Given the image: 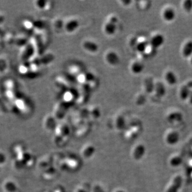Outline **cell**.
<instances>
[{
    "mask_svg": "<svg viewBox=\"0 0 192 192\" xmlns=\"http://www.w3.org/2000/svg\"><path fill=\"white\" fill-rule=\"evenodd\" d=\"M104 60L106 64L110 66L115 67L120 63V57L116 51L108 49L104 55Z\"/></svg>",
    "mask_w": 192,
    "mask_h": 192,
    "instance_id": "1",
    "label": "cell"
},
{
    "mask_svg": "<svg viewBox=\"0 0 192 192\" xmlns=\"http://www.w3.org/2000/svg\"><path fill=\"white\" fill-rule=\"evenodd\" d=\"M81 48L86 53L95 54L99 51V44L92 39H85L81 43Z\"/></svg>",
    "mask_w": 192,
    "mask_h": 192,
    "instance_id": "2",
    "label": "cell"
},
{
    "mask_svg": "<svg viewBox=\"0 0 192 192\" xmlns=\"http://www.w3.org/2000/svg\"><path fill=\"white\" fill-rule=\"evenodd\" d=\"M80 27L79 20L76 17H72L64 20L63 30L68 34H72L77 31Z\"/></svg>",
    "mask_w": 192,
    "mask_h": 192,
    "instance_id": "3",
    "label": "cell"
},
{
    "mask_svg": "<svg viewBox=\"0 0 192 192\" xmlns=\"http://www.w3.org/2000/svg\"><path fill=\"white\" fill-rule=\"evenodd\" d=\"M117 27L118 24L112 23L105 20L102 26V32L107 36H113L117 33L118 30Z\"/></svg>",
    "mask_w": 192,
    "mask_h": 192,
    "instance_id": "4",
    "label": "cell"
},
{
    "mask_svg": "<svg viewBox=\"0 0 192 192\" xmlns=\"http://www.w3.org/2000/svg\"><path fill=\"white\" fill-rule=\"evenodd\" d=\"M34 6L36 9L41 11H48L52 7V2L46 1H38L34 2Z\"/></svg>",
    "mask_w": 192,
    "mask_h": 192,
    "instance_id": "5",
    "label": "cell"
},
{
    "mask_svg": "<svg viewBox=\"0 0 192 192\" xmlns=\"http://www.w3.org/2000/svg\"><path fill=\"white\" fill-rule=\"evenodd\" d=\"M182 183V178L180 176H177L172 182L167 192H177L181 186Z\"/></svg>",
    "mask_w": 192,
    "mask_h": 192,
    "instance_id": "6",
    "label": "cell"
},
{
    "mask_svg": "<svg viewBox=\"0 0 192 192\" xmlns=\"http://www.w3.org/2000/svg\"><path fill=\"white\" fill-rule=\"evenodd\" d=\"M144 65L139 61L133 62L131 64L130 66V69L131 72L135 74L140 73L144 70Z\"/></svg>",
    "mask_w": 192,
    "mask_h": 192,
    "instance_id": "7",
    "label": "cell"
},
{
    "mask_svg": "<svg viewBox=\"0 0 192 192\" xmlns=\"http://www.w3.org/2000/svg\"><path fill=\"white\" fill-rule=\"evenodd\" d=\"M164 38L160 34H158L154 36L151 40V44L154 48H158L163 44Z\"/></svg>",
    "mask_w": 192,
    "mask_h": 192,
    "instance_id": "8",
    "label": "cell"
},
{
    "mask_svg": "<svg viewBox=\"0 0 192 192\" xmlns=\"http://www.w3.org/2000/svg\"><path fill=\"white\" fill-rule=\"evenodd\" d=\"M144 86L146 91L148 93H152L155 90L154 83L152 78L147 77L144 81Z\"/></svg>",
    "mask_w": 192,
    "mask_h": 192,
    "instance_id": "9",
    "label": "cell"
},
{
    "mask_svg": "<svg viewBox=\"0 0 192 192\" xmlns=\"http://www.w3.org/2000/svg\"><path fill=\"white\" fill-rule=\"evenodd\" d=\"M52 26L55 31H61L64 29V20L60 18H56L52 21Z\"/></svg>",
    "mask_w": 192,
    "mask_h": 192,
    "instance_id": "10",
    "label": "cell"
},
{
    "mask_svg": "<svg viewBox=\"0 0 192 192\" xmlns=\"http://www.w3.org/2000/svg\"><path fill=\"white\" fill-rule=\"evenodd\" d=\"M155 90L156 91V95L158 97H163L165 94V88L163 83L158 82L156 83L155 86Z\"/></svg>",
    "mask_w": 192,
    "mask_h": 192,
    "instance_id": "11",
    "label": "cell"
},
{
    "mask_svg": "<svg viewBox=\"0 0 192 192\" xmlns=\"http://www.w3.org/2000/svg\"><path fill=\"white\" fill-rule=\"evenodd\" d=\"M183 54L185 57H189L192 54V41L188 42L184 47Z\"/></svg>",
    "mask_w": 192,
    "mask_h": 192,
    "instance_id": "12",
    "label": "cell"
},
{
    "mask_svg": "<svg viewBox=\"0 0 192 192\" xmlns=\"http://www.w3.org/2000/svg\"><path fill=\"white\" fill-rule=\"evenodd\" d=\"M175 13L173 9H167L165 10L163 13L164 18L167 21H171L175 18Z\"/></svg>",
    "mask_w": 192,
    "mask_h": 192,
    "instance_id": "13",
    "label": "cell"
},
{
    "mask_svg": "<svg viewBox=\"0 0 192 192\" xmlns=\"http://www.w3.org/2000/svg\"><path fill=\"white\" fill-rule=\"evenodd\" d=\"M165 80L167 82L171 85L176 84L177 81V79L176 75L172 72H168L165 74Z\"/></svg>",
    "mask_w": 192,
    "mask_h": 192,
    "instance_id": "14",
    "label": "cell"
},
{
    "mask_svg": "<svg viewBox=\"0 0 192 192\" xmlns=\"http://www.w3.org/2000/svg\"><path fill=\"white\" fill-rule=\"evenodd\" d=\"M190 92V90L188 86H183L180 92V95L181 99L183 100H186L189 97Z\"/></svg>",
    "mask_w": 192,
    "mask_h": 192,
    "instance_id": "15",
    "label": "cell"
},
{
    "mask_svg": "<svg viewBox=\"0 0 192 192\" xmlns=\"http://www.w3.org/2000/svg\"><path fill=\"white\" fill-rule=\"evenodd\" d=\"M106 21L110 22L112 23H115V24H119L120 19L117 14L112 13L108 16L106 18Z\"/></svg>",
    "mask_w": 192,
    "mask_h": 192,
    "instance_id": "16",
    "label": "cell"
},
{
    "mask_svg": "<svg viewBox=\"0 0 192 192\" xmlns=\"http://www.w3.org/2000/svg\"><path fill=\"white\" fill-rule=\"evenodd\" d=\"M148 47V42L147 41L140 42L137 43L136 48L139 52H143L146 50Z\"/></svg>",
    "mask_w": 192,
    "mask_h": 192,
    "instance_id": "17",
    "label": "cell"
},
{
    "mask_svg": "<svg viewBox=\"0 0 192 192\" xmlns=\"http://www.w3.org/2000/svg\"><path fill=\"white\" fill-rule=\"evenodd\" d=\"M7 63L5 59L0 58V73L5 72L7 70Z\"/></svg>",
    "mask_w": 192,
    "mask_h": 192,
    "instance_id": "18",
    "label": "cell"
},
{
    "mask_svg": "<svg viewBox=\"0 0 192 192\" xmlns=\"http://www.w3.org/2000/svg\"><path fill=\"white\" fill-rule=\"evenodd\" d=\"M63 98L64 99V101H66L72 100V99H73V98H74V93H72V92L70 91L66 92L63 96Z\"/></svg>",
    "mask_w": 192,
    "mask_h": 192,
    "instance_id": "19",
    "label": "cell"
},
{
    "mask_svg": "<svg viewBox=\"0 0 192 192\" xmlns=\"http://www.w3.org/2000/svg\"><path fill=\"white\" fill-rule=\"evenodd\" d=\"M184 7L187 12L191 11L192 9V1L188 0L185 1L184 3Z\"/></svg>",
    "mask_w": 192,
    "mask_h": 192,
    "instance_id": "20",
    "label": "cell"
},
{
    "mask_svg": "<svg viewBox=\"0 0 192 192\" xmlns=\"http://www.w3.org/2000/svg\"><path fill=\"white\" fill-rule=\"evenodd\" d=\"M131 1H119V3L120 6H122L123 7H126L130 5V3H131Z\"/></svg>",
    "mask_w": 192,
    "mask_h": 192,
    "instance_id": "21",
    "label": "cell"
},
{
    "mask_svg": "<svg viewBox=\"0 0 192 192\" xmlns=\"http://www.w3.org/2000/svg\"><path fill=\"white\" fill-rule=\"evenodd\" d=\"M6 160L5 154L0 151V164L3 163Z\"/></svg>",
    "mask_w": 192,
    "mask_h": 192,
    "instance_id": "22",
    "label": "cell"
},
{
    "mask_svg": "<svg viewBox=\"0 0 192 192\" xmlns=\"http://www.w3.org/2000/svg\"><path fill=\"white\" fill-rule=\"evenodd\" d=\"M4 19V17L3 15L1 14V13H0V25H1V24L3 21Z\"/></svg>",
    "mask_w": 192,
    "mask_h": 192,
    "instance_id": "23",
    "label": "cell"
},
{
    "mask_svg": "<svg viewBox=\"0 0 192 192\" xmlns=\"http://www.w3.org/2000/svg\"><path fill=\"white\" fill-rule=\"evenodd\" d=\"M189 98V101H190V104H192V91H190Z\"/></svg>",
    "mask_w": 192,
    "mask_h": 192,
    "instance_id": "24",
    "label": "cell"
},
{
    "mask_svg": "<svg viewBox=\"0 0 192 192\" xmlns=\"http://www.w3.org/2000/svg\"><path fill=\"white\" fill-rule=\"evenodd\" d=\"M191 63H192V59H191Z\"/></svg>",
    "mask_w": 192,
    "mask_h": 192,
    "instance_id": "25",
    "label": "cell"
}]
</instances>
